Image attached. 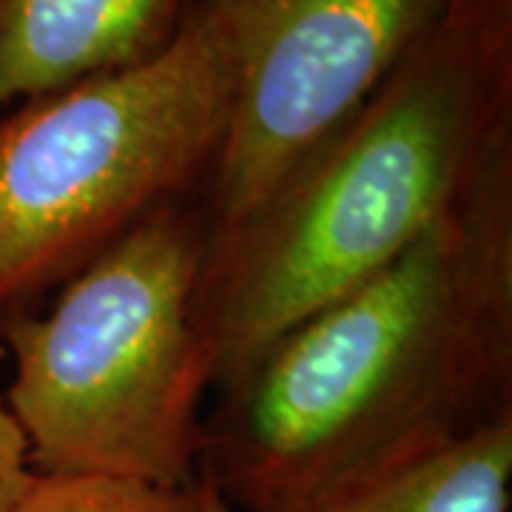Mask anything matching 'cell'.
<instances>
[{"instance_id":"obj_9","label":"cell","mask_w":512,"mask_h":512,"mask_svg":"<svg viewBox=\"0 0 512 512\" xmlns=\"http://www.w3.org/2000/svg\"><path fill=\"white\" fill-rule=\"evenodd\" d=\"M32 473L35 470L29 464V450L18 421L0 402V512H6V507L18 498Z\"/></svg>"},{"instance_id":"obj_5","label":"cell","mask_w":512,"mask_h":512,"mask_svg":"<svg viewBox=\"0 0 512 512\" xmlns=\"http://www.w3.org/2000/svg\"><path fill=\"white\" fill-rule=\"evenodd\" d=\"M231 66L202 191L208 234L248 217L430 32L441 0H197Z\"/></svg>"},{"instance_id":"obj_10","label":"cell","mask_w":512,"mask_h":512,"mask_svg":"<svg viewBox=\"0 0 512 512\" xmlns=\"http://www.w3.org/2000/svg\"><path fill=\"white\" fill-rule=\"evenodd\" d=\"M197 484H200V512H234L208 484H202V481Z\"/></svg>"},{"instance_id":"obj_6","label":"cell","mask_w":512,"mask_h":512,"mask_svg":"<svg viewBox=\"0 0 512 512\" xmlns=\"http://www.w3.org/2000/svg\"><path fill=\"white\" fill-rule=\"evenodd\" d=\"M197 0H0V114L171 43Z\"/></svg>"},{"instance_id":"obj_4","label":"cell","mask_w":512,"mask_h":512,"mask_svg":"<svg viewBox=\"0 0 512 512\" xmlns=\"http://www.w3.org/2000/svg\"><path fill=\"white\" fill-rule=\"evenodd\" d=\"M231 66L194 3L171 43L0 114V330L168 202L202 197Z\"/></svg>"},{"instance_id":"obj_8","label":"cell","mask_w":512,"mask_h":512,"mask_svg":"<svg viewBox=\"0 0 512 512\" xmlns=\"http://www.w3.org/2000/svg\"><path fill=\"white\" fill-rule=\"evenodd\" d=\"M6 512H200V484L160 487L134 478L32 473Z\"/></svg>"},{"instance_id":"obj_1","label":"cell","mask_w":512,"mask_h":512,"mask_svg":"<svg viewBox=\"0 0 512 512\" xmlns=\"http://www.w3.org/2000/svg\"><path fill=\"white\" fill-rule=\"evenodd\" d=\"M217 387L197 481L234 512L291 510L512 416V165Z\"/></svg>"},{"instance_id":"obj_3","label":"cell","mask_w":512,"mask_h":512,"mask_svg":"<svg viewBox=\"0 0 512 512\" xmlns=\"http://www.w3.org/2000/svg\"><path fill=\"white\" fill-rule=\"evenodd\" d=\"M205 242L202 197L168 202L0 330L15 365L3 404L35 473L197 484L214 387L194 325Z\"/></svg>"},{"instance_id":"obj_7","label":"cell","mask_w":512,"mask_h":512,"mask_svg":"<svg viewBox=\"0 0 512 512\" xmlns=\"http://www.w3.org/2000/svg\"><path fill=\"white\" fill-rule=\"evenodd\" d=\"M512 416L345 490L276 512H510Z\"/></svg>"},{"instance_id":"obj_2","label":"cell","mask_w":512,"mask_h":512,"mask_svg":"<svg viewBox=\"0 0 512 512\" xmlns=\"http://www.w3.org/2000/svg\"><path fill=\"white\" fill-rule=\"evenodd\" d=\"M512 165V0L430 32L248 217L208 234L194 325L214 387Z\"/></svg>"}]
</instances>
